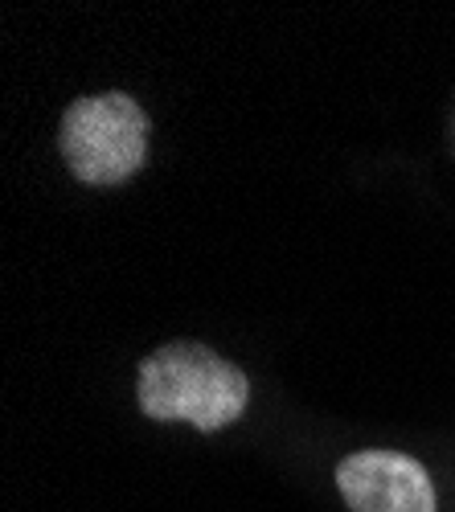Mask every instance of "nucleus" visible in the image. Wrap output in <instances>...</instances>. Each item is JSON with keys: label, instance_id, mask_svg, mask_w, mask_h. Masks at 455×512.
<instances>
[{"label": "nucleus", "instance_id": "1", "mask_svg": "<svg viewBox=\"0 0 455 512\" xmlns=\"http://www.w3.org/2000/svg\"><path fill=\"white\" fill-rule=\"evenodd\" d=\"M136 402L152 422H189L214 435L251 406V377L201 340H169L136 369Z\"/></svg>", "mask_w": 455, "mask_h": 512}, {"label": "nucleus", "instance_id": "2", "mask_svg": "<svg viewBox=\"0 0 455 512\" xmlns=\"http://www.w3.org/2000/svg\"><path fill=\"white\" fill-rule=\"evenodd\" d=\"M148 140V111L123 91L82 95L62 111L58 123V152L70 177L91 189L132 181L148 160Z\"/></svg>", "mask_w": 455, "mask_h": 512}, {"label": "nucleus", "instance_id": "3", "mask_svg": "<svg viewBox=\"0 0 455 512\" xmlns=\"http://www.w3.org/2000/svg\"><path fill=\"white\" fill-rule=\"evenodd\" d=\"M337 492L349 512H439L427 467L386 447L345 455L337 463Z\"/></svg>", "mask_w": 455, "mask_h": 512}]
</instances>
